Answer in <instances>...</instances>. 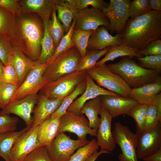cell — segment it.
Wrapping results in <instances>:
<instances>
[{"label": "cell", "instance_id": "6da1fadb", "mask_svg": "<svg viewBox=\"0 0 161 161\" xmlns=\"http://www.w3.org/2000/svg\"><path fill=\"white\" fill-rule=\"evenodd\" d=\"M44 27L42 21L36 13H23L16 16L13 37V47L21 50L27 57L37 60L41 51Z\"/></svg>", "mask_w": 161, "mask_h": 161}, {"label": "cell", "instance_id": "7a4b0ae2", "mask_svg": "<svg viewBox=\"0 0 161 161\" xmlns=\"http://www.w3.org/2000/svg\"><path fill=\"white\" fill-rule=\"evenodd\" d=\"M121 35L122 44L139 53L150 43L161 39V11L129 18Z\"/></svg>", "mask_w": 161, "mask_h": 161}, {"label": "cell", "instance_id": "3957f363", "mask_svg": "<svg viewBox=\"0 0 161 161\" xmlns=\"http://www.w3.org/2000/svg\"><path fill=\"white\" fill-rule=\"evenodd\" d=\"M107 66L119 75L131 89L152 82L161 77L157 72L143 68L128 56L121 57L118 62Z\"/></svg>", "mask_w": 161, "mask_h": 161}, {"label": "cell", "instance_id": "277c9868", "mask_svg": "<svg viewBox=\"0 0 161 161\" xmlns=\"http://www.w3.org/2000/svg\"><path fill=\"white\" fill-rule=\"evenodd\" d=\"M86 71H76L48 81L40 93L50 99H64L86 79Z\"/></svg>", "mask_w": 161, "mask_h": 161}, {"label": "cell", "instance_id": "5b68a950", "mask_svg": "<svg viewBox=\"0 0 161 161\" xmlns=\"http://www.w3.org/2000/svg\"><path fill=\"white\" fill-rule=\"evenodd\" d=\"M86 72L98 86L120 96L129 98L131 88L119 75L110 70L106 64L94 66Z\"/></svg>", "mask_w": 161, "mask_h": 161}, {"label": "cell", "instance_id": "8992f818", "mask_svg": "<svg viewBox=\"0 0 161 161\" xmlns=\"http://www.w3.org/2000/svg\"><path fill=\"white\" fill-rule=\"evenodd\" d=\"M82 58L74 46L59 55L49 64L43 77L48 81L76 71Z\"/></svg>", "mask_w": 161, "mask_h": 161}, {"label": "cell", "instance_id": "52a82bcc", "mask_svg": "<svg viewBox=\"0 0 161 161\" xmlns=\"http://www.w3.org/2000/svg\"><path fill=\"white\" fill-rule=\"evenodd\" d=\"M116 144L122 153L118 155L120 161H138L136 153L137 136L127 126L120 122L115 123L112 131Z\"/></svg>", "mask_w": 161, "mask_h": 161}, {"label": "cell", "instance_id": "ba28073f", "mask_svg": "<svg viewBox=\"0 0 161 161\" xmlns=\"http://www.w3.org/2000/svg\"><path fill=\"white\" fill-rule=\"evenodd\" d=\"M89 142L87 139H72L61 132L46 148L52 161H67L76 150L86 145Z\"/></svg>", "mask_w": 161, "mask_h": 161}, {"label": "cell", "instance_id": "9c48e42d", "mask_svg": "<svg viewBox=\"0 0 161 161\" xmlns=\"http://www.w3.org/2000/svg\"><path fill=\"white\" fill-rule=\"evenodd\" d=\"M130 0H110L108 5L101 11L109 22L108 29L112 33L121 34L129 19Z\"/></svg>", "mask_w": 161, "mask_h": 161}, {"label": "cell", "instance_id": "30bf717a", "mask_svg": "<svg viewBox=\"0 0 161 161\" xmlns=\"http://www.w3.org/2000/svg\"><path fill=\"white\" fill-rule=\"evenodd\" d=\"M49 64L47 63L40 64L32 69L18 87L11 102L21 99L28 95L37 94L48 82L44 78L43 74Z\"/></svg>", "mask_w": 161, "mask_h": 161}, {"label": "cell", "instance_id": "8fae6325", "mask_svg": "<svg viewBox=\"0 0 161 161\" xmlns=\"http://www.w3.org/2000/svg\"><path fill=\"white\" fill-rule=\"evenodd\" d=\"M89 121L85 116L66 112L60 117L57 135L61 132H69L76 134L78 139L80 140L86 139L88 134L96 136L97 131L89 128Z\"/></svg>", "mask_w": 161, "mask_h": 161}, {"label": "cell", "instance_id": "7c38bea8", "mask_svg": "<svg viewBox=\"0 0 161 161\" xmlns=\"http://www.w3.org/2000/svg\"><path fill=\"white\" fill-rule=\"evenodd\" d=\"M39 127H30L17 139L9 153L10 161H24L31 152L42 146L38 137Z\"/></svg>", "mask_w": 161, "mask_h": 161}, {"label": "cell", "instance_id": "4fadbf2b", "mask_svg": "<svg viewBox=\"0 0 161 161\" xmlns=\"http://www.w3.org/2000/svg\"><path fill=\"white\" fill-rule=\"evenodd\" d=\"M137 136L136 153L138 159H142L161 149V123Z\"/></svg>", "mask_w": 161, "mask_h": 161}, {"label": "cell", "instance_id": "5bb4252c", "mask_svg": "<svg viewBox=\"0 0 161 161\" xmlns=\"http://www.w3.org/2000/svg\"><path fill=\"white\" fill-rule=\"evenodd\" d=\"M74 29L83 30H95L100 26L108 28L109 24L108 18L100 10L87 7L78 10L75 18Z\"/></svg>", "mask_w": 161, "mask_h": 161}, {"label": "cell", "instance_id": "9a60e30c", "mask_svg": "<svg viewBox=\"0 0 161 161\" xmlns=\"http://www.w3.org/2000/svg\"><path fill=\"white\" fill-rule=\"evenodd\" d=\"M38 96L37 94H32L10 102L0 111V116L14 114L24 120L27 127H31L32 124L31 114L37 102Z\"/></svg>", "mask_w": 161, "mask_h": 161}, {"label": "cell", "instance_id": "2e32d148", "mask_svg": "<svg viewBox=\"0 0 161 161\" xmlns=\"http://www.w3.org/2000/svg\"><path fill=\"white\" fill-rule=\"evenodd\" d=\"M86 80V87L84 92L80 96L76 99L70 105L66 110V112L81 116V109L88 100L102 95L120 96L98 86L87 74Z\"/></svg>", "mask_w": 161, "mask_h": 161}, {"label": "cell", "instance_id": "e0dca14e", "mask_svg": "<svg viewBox=\"0 0 161 161\" xmlns=\"http://www.w3.org/2000/svg\"><path fill=\"white\" fill-rule=\"evenodd\" d=\"M100 114L101 120L97 131V143L100 149L111 152L115 149L116 145L111 131L113 117L109 112L102 107Z\"/></svg>", "mask_w": 161, "mask_h": 161}, {"label": "cell", "instance_id": "ac0fdd59", "mask_svg": "<svg viewBox=\"0 0 161 161\" xmlns=\"http://www.w3.org/2000/svg\"><path fill=\"white\" fill-rule=\"evenodd\" d=\"M8 63L11 65L17 73L19 86L31 70L41 64L37 60L28 57L21 50L14 47L9 54Z\"/></svg>", "mask_w": 161, "mask_h": 161}, {"label": "cell", "instance_id": "d6986e66", "mask_svg": "<svg viewBox=\"0 0 161 161\" xmlns=\"http://www.w3.org/2000/svg\"><path fill=\"white\" fill-rule=\"evenodd\" d=\"M102 106L106 109L113 118L128 114L130 110L139 103L129 98L120 96H100Z\"/></svg>", "mask_w": 161, "mask_h": 161}, {"label": "cell", "instance_id": "ffe728a7", "mask_svg": "<svg viewBox=\"0 0 161 161\" xmlns=\"http://www.w3.org/2000/svg\"><path fill=\"white\" fill-rule=\"evenodd\" d=\"M38 95L37 105L33 112L32 128L39 126L51 117L58 108L64 100L50 99L40 93Z\"/></svg>", "mask_w": 161, "mask_h": 161}, {"label": "cell", "instance_id": "44dd1931", "mask_svg": "<svg viewBox=\"0 0 161 161\" xmlns=\"http://www.w3.org/2000/svg\"><path fill=\"white\" fill-rule=\"evenodd\" d=\"M122 44L121 34H116L113 36L108 29L100 26L94 31L89 39L87 50H102L109 47Z\"/></svg>", "mask_w": 161, "mask_h": 161}, {"label": "cell", "instance_id": "7402d4cb", "mask_svg": "<svg viewBox=\"0 0 161 161\" xmlns=\"http://www.w3.org/2000/svg\"><path fill=\"white\" fill-rule=\"evenodd\" d=\"M161 91V77L156 80L138 87L131 89L129 98L139 104L148 105L151 103Z\"/></svg>", "mask_w": 161, "mask_h": 161}, {"label": "cell", "instance_id": "603a6c76", "mask_svg": "<svg viewBox=\"0 0 161 161\" xmlns=\"http://www.w3.org/2000/svg\"><path fill=\"white\" fill-rule=\"evenodd\" d=\"M18 4L21 13H36L42 20L50 17L55 6V0H19Z\"/></svg>", "mask_w": 161, "mask_h": 161}, {"label": "cell", "instance_id": "cb8c5ba5", "mask_svg": "<svg viewBox=\"0 0 161 161\" xmlns=\"http://www.w3.org/2000/svg\"><path fill=\"white\" fill-rule=\"evenodd\" d=\"M57 17L64 26L67 32L78 10L76 9L73 0H55Z\"/></svg>", "mask_w": 161, "mask_h": 161}, {"label": "cell", "instance_id": "d4e9b609", "mask_svg": "<svg viewBox=\"0 0 161 161\" xmlns=\"http://www.w3.org/2000/svg\"><path fill=\"white\" fill-rule=\"evenodd\" d=\"M59 122L60 118L50 117L39 125L38 137L42 146L47 147L50 145L57 135Z\"/></svg>", "mask_w": 161, "mask_h": 161}, {"label": "cell", "instance_id": "484cf974", "mask_svg": "<svg viewBox=\"0 0 161 161\" xmlns=\"http://www.w3.org/2000/svg\"><path fill=\"white\" fill-rule=\"evenodd\" d=\"M50 17L42 20L44 32L41 42V51L37 61L41 64L47 63L52 56L55 49L53 39L49 29Z\"/></svg>", "mask_w": 161, "mask_h": 161}, {"label": "cell", "instance_id": "4316f807", "mask_svg": "<svg viewBox=\"0 0 161 161\" xmlns=\"http://www.w3.org/2000/svg\"><path fill=\"white\" fill-rule=\"evenodd\" d=\"M102 107L99 96L86 102L80 110L81 115L84 114L87 117L89 128L96 131L100 122L101 119L98 115L100 114Z\"/></svg>", "mask_w": 161, "mask_h": 161}, {"label": "cell", "instance_id": "83f0119b", "mask_svg": "<svg viewBox=\"0 0 161 161\" xmlns=\"http://www.w3.org/2000/svg\"><path fill=\"white\" fill-rule=\"evenodd\" d=\"M124 56L135 58L141 57L143 55L132 48L124 44L113 45L111 46L110 49L105 55V57L97 62L95 66L103 65L108 61H113L118 57Z\"/></svg>", "mask_w": 161, "mask_h": 161}, {"label": "cell", "instance_id": "f1b7e54d", "mask_svg": "<svg viewBox=\"0 0 161 161\" xmlns=\"http://www.w3.org/2000/svg\"><path fill=\"white\" fill-rule=\"evenodd\" d=\"M24 128L18 131H14L0 135V156L5 161H10L9 153L17 139L30 128Z\"/></svg>", "mask_w": 161, "mask_h": 161}, {"label": "cell", "instance_id": "f546056e", "mask_svg": "<svg viewBox=\"0 0 161 161\" xmlns=\"http://www.w3.org/2000/svg\"><path fill=\"white\" fill-rule=\"evenodd\" d=\"M16 16L8 10L0 7V36L10 40L13 37Z\"/></svg>", "mask_w": 161, "mask_h": 161}, {"label": "cell", "instance_id": "4dcf8cb0", "mask_svg": "<svg viewBox=\"0 0 161 161\" xmlns=\"http://www.w3.org/2000/svg\"><path fill=\"white\" fill-rule=\"evenodd\" d=\"M86 85V79L78 84L75 90L64 99L59 107L51 117L54 118H59L65 113L67 109L70 105L79 95H82L84 92Z\"/></svg>", "mask_w": 161, "mask_h": 161}, {"label": "cell", "instance_id": "1f68e13d", "mask_svg": "<svg viewBox=\"0 0 161 161\" xmlns=\"http://www.w3.org/2000/svg\"><path fill=\"white\" fill-rule=\"evenodd\" d=\"M109 47L101 50H87L85 56L82 58L76 71H87L95 66L97 61L109 50Z\"/></svg>", "mask_w": 161, "mask_h": 161}, {"label": "cell", "instance_id": "d6a6232c", "mask_svg": "<svg viewBox=\"0 0 161 161\" xmlns=\"http://www.w3.org/2000/svg\"><path fill=\"white\" fill-rule=\"evenodd\" d=\"M94 30H83L74 29L72 38L82 58L85 55L89 38Z\"/></svg>", "mask_w": 161, "mask_h": 161}, {"label": "cell", "instance_id": "836d02e7", "mask_svg": "<svg viewBox=\"0 0 161 161\" xmlns=\"http://www.w3.org/2000/svg\"><path fill=\"white\" fill-rule=\"evenodd\" d=\"M51 19L49 21V29L55 47L58 45L66 32L64 26L58 18L55 5L51 13Z\"/></svg>", "mask_w": 161, "mask_h": 161}, {"label": "cell", "instance_id": "e575fe53", "mask_svg": "<svg viewBox=\"0 0 161 161\" xmlns=\"http://www.w3.org/2000/svg\"><path fill=\"white\" fill-rule=\"evenodd\" d=\"M75 24V21L74 18L69 31L62 38L58 45L55 48L53 54L48 60L47 63L49 64L51 63L59 55L70 48L75 46L72 38V34Z\"/></svg>", "mask_w": 161, "mask_h": 161}, {"label": "cell", "instance_id": "d590c367", "mask_svg": "<svg viewBox=\"0 0 161 161\" xmlns=\"http://www.w3.org/2000/svg\"><path fill=\"white\" fill-rule=\"evenodd\" d=\"M147 109V105L139 104L129 112L128 115L134 118L136 127V134L139 135L144 131V125Z\"/></svg>", "mask_w": 161, "mask_h": 161}, {"label": "cell", "instance_id": "8d00e7d4", "mask_svg": "<svg viewBox=\"0 0 161 161\" xmlns=\"http://www.w3.org/2000/svg\"><path fill=\"white\" fill-rule=\"evenodd\" d=\"M99 147L96 140L93 139L87 144L77 149L67 161H86L94 152L97 151Z\"/></svg>", "mask_w": 161, "mask_h": 161}, {"label": "cell", "instance_id": "74e56055", "mask_svg": "<svg viewBox=\"0 0 161 161\" xmlns=\"http://www.w3.org/2000/svg\"><path fill=\"white\" fill-rule=\"evenodd\" d=\"M139 65L148 70L155 71L159 74L161 72V55L145 56L135 58Z\"/></svg>", "mask_w": 161, "mask_h": 161}, {"label": "cell", "instance_id": "f35d334b", "mask_svg": "<svg viewBox=\"0 0 161 161\" xmlns=\"http://www.w3.org/2000/svg\"><path fill=\"white\" fill-rule=\"evenodd\" d=\"M152 11L148 0H134L130 5L129 17L133 19Z\"/></svg>", "mask_w": 161, "mask_h": 161}, {"label": "cell", "instance_id": "ab89813d", "mask_svg": "<svg viewBox=\"0 0 161 161\" xmlns=\"http://www.w3.org/2000/svg\"><path fill=\"white\" fill-rule=\"evenodd\" d=\"M18 86L4 82H0V106L3 109L11 102Z\"/></svg>", "mask_w": 161, "mask_h": 161}, {"label": "cell", "instance_id": "60d3db41", "mask_svg": "<svg viewBox=\"0 0 161 161\" xmlns=\"http://www.w3.org/2000/svg\"><path fill=\"white\" fill-rule=\"evenodd\" d=\"M18 119L9 114L0 116V135L16 131Z\"/></svg>", "mask_w": 161, "mask_h": 161}, {"label": "cell", "instance_id": "b9f144b4", "mask_svg": "<svg viewBox=\"0 0 161 161\" xmlns=\"http://www.w3.org/2000/svg\"><path fill=\"white\" fill-rule=\"evenodd\" d=\"M159 122H160L158 119L156 106L154 103H151L147 105L144 131H148L152 129Z\"/></svg>", "mask_w": 161, "mask_h": 161}, {"label": "cell", "instance_id": "7bdbcfd3", "mask_svg": "<svg viewBox=\"0 0 161 161\" xmlns=\"http://www.w3.org/2000/svg\"><path fill=\"white\" fill-rule=\"evenodd\" d=\"M4 82L18 87V79L16 71L9 63L4 65L3 74L0 77V82Z\"/></svg>", "mask_w": 161, "mask_h": 161}, {"label": "cell", "instance_id": "ee69618b", "mask_svg": "<svg viewBox=\"0 0 161 161\" xmlns=\"http://www.w3.org/2000/svg\"><path fill=\"white\" fill-rule=\"evenodd\" d=\"M24 161H52L47 148L41 146L32 151L25 157Z\"/></svg>", "mask_w": 161, "mask_h": 161}, {"label": "cell", "instance_id": "f6af8a7d", "mask_svg": "<svg viewBox=\"0 0 161 161\" xmlns=\"http://www.w3.org/2000/svg\"><path fill=\"white\" fill-rule=\"evenodd\" d=\"M75 8L78 10H81L91 6L92 7L102 10L108 5L103 0H73Z\"/></svg>", "mask_w": 161, "mask_h": 161}, {"label": "cell", "instance_id": "bcb514c9", "mask_svg": "<svg viewBox=\"0 0 161 161\" xmlns=\"http://www.w3.org/2000/svg\"><path fill=\"white\" fill-rule=\"evenodd\" d=\"M13 47L10 40L0 36V59L4 65L8 63V56Z\"/></svg>", "mask_w": 161, "mask_h": 161}, {"label": "cell", "instance_id": "7dc6e473", "mask_svg": "<svg viewBox=\"0 0 161 161\" xmlns=\"http://www.w3.org/2000/svg\"><path fill=\"white\" fill-rule=\"evenodd\" d=\"M139 54L145 56L161 55V39L152 41Z\"/></svg>", "mask_w": 161, "mask_h": 161}, {"label": "cell", "instance_id": "c3c4849f", "mask_svg": "<svg viewBox=\"0 0 161 161\" xmlns=\"http://www.w3.org/2000/svg\"><path fill=\"white\" fill-rule=\"evenodd\" d=\"M18 0H0V7L5 9L16 16L21 14Z\"/></svg>", "mask_w": 161, "mask_h": 161}, {"label": "cell", "instance_id": "681fc988", "mask_svg": "<svg viewBox=\"0 0 161 161\" xmlns=\"http://www.w3.org/2000/svg\"><path fill=\"white\" fill-rule=\"evenodd\" d=\"M152 103L155 104L157 108L158 119L161 122V93L157 95L154 98Z\"/></svg>", "mask_w": 161, "mask_h": 161}, {"label": "cell", "instance_id": "f907efd6", "mask_svg": "<svg viewBox=\"0 0 161 161\" xmlns=\"http://www.w3.org/2000/svg\"><path fill=\"white\" fill-rule=\"evenodd\" d=\"M142 160L144 161H161V149Z\"/></svg>", "mask_w": 161, "mask_h": 161}, {"label": "cell", "instance_id": "816d5d0a", "mask_svg": "<svg viewBox=\"0 0 161 161\" xmlns=\"http://www.w3.org/2000/svg\"><path fill=\"white\" fill-rule=\"evenodd\" d=\"M148 1L152 10L161 11V0H148Z\"/></svg>", "mask_w": 161, "mask_h": 161}, {"label": "cell", "instance_id": "f5cc1de1", "mask_svg": "<svg viewBox=\"0 0 161 161\" xmlns=\"http://www.w3.org/2000/svg\"><path fill=\"white\" fill-rule=\"evenodd\" d=\"M105 154H112V153L110 151L100 149L99 151H97L94 152L86 161H95L100 156Z\"/></svg>", "mask_w": 161, "mask_h": 161}, {"label": "cell", "instance_id": "db71d44e", "mask_svg": "<svg viewBox=\"0 0 161 161\" xmlns=\"http://www.w3.org/2000/svg\"><path fill=\"white\" fill-rule=\"evenodd\" d=\"M4 65L3 63L0 59V77L2 75L3 72Z\"/></svg>", "mask_w": 161, "mask_h": 161}, {"label": "cell", "instance_id": "11a10c76", "mask_svg": "<svg viewBox=\"0 0 161 161\" xmlns=\"http://www.w3.org/2000/svg\"></svg>", "mask_w": 161, "mask_h": 161}]
</instances>
